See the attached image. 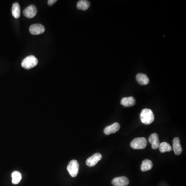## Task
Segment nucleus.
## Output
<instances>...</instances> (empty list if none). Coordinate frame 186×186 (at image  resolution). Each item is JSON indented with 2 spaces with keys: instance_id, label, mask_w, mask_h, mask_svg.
Listing matches in <instances>:
<instances>
[{
  "instance_id": "0eeeda50",
  "label": "nucleus",
  "mask_w": 186,
  "mask_h": 186,
  "mask_svg": "<svg viewBox=\"0 0 186 186\" xmlns=\"http://www.w3.org/2000/svg\"><path fill=\"white\" fill-rule=\"evenodd\" d=\"M102 158V155L99 153H96L91 157L87 159L86 163L87 166L92 167L96 165V164Z\"/></svg>"
},
{
  "instance_id": "2eb2a0df",
  "label": "nucleus",
  "mask_w": 186,
  "mask_h": 186,
  "mask_svg": "<svg viewBox=\"0 0 186 186\" xmlns=\"http://www.w3.org/2000/svg\"><path fill=\"white\" fill-rule=\"evenodd\" d=\"M12 12L13 17L16 19H18L20 16V5L18 3H14L12 8Z\"/></svg>"
},
{
  "instance_id": "1a4fd4ad",
  "label": "nucleus",
  "mask_w": 186,
  "mask_h": 186,
  "mask_svg": "<svg viewBox=\"0 0 186 186\" xmlns=\"http://www.w3.org/2000/svg\"><path fill=\"white\" fill-rule=\"evenodd\" d=\"M120 125L118 123H115L112 125L107 126L104 129V133L106 135H110L112 133H114L119 130L120 129Z\"/></svg>"
},
{
  "instance_id": "a211bd4d",
  "label": "nucleus",
  "mask_w": 186,
  "mask_h": 186,
  "mask_svg": "<svg viewBox=\"0 0 186 186\" xmlns=\"http://www.w3.org/2000/svg\"><path fill=\"white\" fill-rule=\"evenodd\" d=\"M159 148L160 152L162 153L169 152L172 151V147L171 145L168 143L165 142L160 143Z\"/></svg>"
},
{
  "instance_id": "9b49d317",
  "label": "nucleus",
  "mask_w": 186,
  "mask_h": 186,
  "mask_svg": "<svg viewBox=\"0 0 186 186\" xmlns=\"http://www.w3.org/2000/svg\"><path fill=\"white\" fill-rule=\"evenodd\" d=\"M173 148L176 155H179L182 152V148L180 145V140L178 137H175L173 141Z\"/></svg>"
},
{
  "instance_id": "39448f33",
  "label": "nucleus",
  "mask_w": 186,
  "mask_h": 186,
  "mask_svg": "<svg viewBox=\"0 0 186 186\" xmlns=\"http://www.w3.org/2000/svg\"><path fill=\"white\" fill-rule=\"evenodd\" d=\"M29 31L32 35H40L44 33L45 28L44 26L41 24H34L30 26Z\"/></svg>"
},
{
  "instance_id": "423d86ee",
  "label": "nucleus",
  "mask_w": 186,
  "mask_h": 186,
  "mask_svg": "<svg viewBox=\"0 0 186 186\" xmlns=\"http://www.w3.org/2000/svg\"><path fill=\"white\" fill-rule=\"evenodd\" d=\"M37 12V9L35 5H31L28 6L23 11V15L28 18H33L35 17Z\"/></svg>"
},
{
  "instance_id": "9d476101",
  "label": "nucleus",
  "mask_w": 186,
  "mask_h": 186,
  "mask_svg": "<svg viewBox=\"0 0 186 186\" xmlns=\"http://www.w3.org/2000/svg\"><path fill=\"white\" fill-rule=\"evenodd\" d=\"M149 142L152 145V148L153 149L155 150V149L158 148L159 145H160V142L159 141L158 134L156 133L151 134L149 137Z\"/></svg>"
},
{
  "instance_id": "7ed1b4c3",
  "label": "nucleus",
  "mask_w": 186,
  "mask_h": 186,
  "mask_svg": "<svg viewBox=\"0 0 186 186\" xmlns=\"http://www.w3.org/2000/svg\"><path fill=\"white\" fill-rule=\"evenodd\" d=\"M146 139L145 137H138L131 141L130 146L132 148L136 150L144 149L147 146Z\"/></svg>"
},
{
  "instance_id": "4468645a",
  "label": "nucleus",
  "mask_w": 186,
  "mask_h": 186,
  "mask_svg": "<svg viewBox=\"0 0 186 186\" xmlns=\"http://www.w3.org/2000/svg\"><path fill=\"white\" fill-rule=\"evenodd\" d=\"M153 165V162L151 160L145 159L142 162V165L141 166V171L143 172L148 171L152 169Z\"/></svg>"
},
{
  "instance_id": "dca6fc26",
  "label": "nucleus",
  "mask_w": 186,
  "mask_h": 186,
  "mask_svg": "<svg viewBox=\"0 0 186 186\" xmlns=\"http://www.w3.org/2000/svg\"><path fill=\"white\" fill-rule=\"evenodd\" d=\"M90 6V3L88 1L81 0L78 2L77 5V7L80 10L86 11L89 8Z\"/></svg>"
},
{
  "instance_id": "6e6552de",
  "label": "nucleus",
  "mask_w": 186,
  "mask_h": 186,
  "mask_svg": "<svg viewBox=\"0 0 186 186\" xmlns=\"http://www.w3.org/2000/svg\"><path fill=\"white\" fill-rule=\"evenodd\" d=\"M112 183L114 186H127L129 183V180L128 178L122 176L113 179Z\"/></svg>"
},
{
  "instance_id": "f3484780",
  "label": "nucleus",
  "mask_w": 186,
  "mask_h": 186,
  "mask_svg": "<svg viewBox=\"0 0 186 186\" xmlns=\"http://www.w3.org/2000/svg\"><path fill=\"white\" fill-rule=\"evenodd\" d=\"M12 183L14 185H17L19 183L20 180H21L22 175L19 172L15 171L12 174Z\"/></svg>"
},
{
  "instance_id": "6ab92c4d",
  "label": "nucleus",
  "mask_w": 186,
  "mask_h": 186,
  "mask_svg": "<svg viewBox=\"0 0 186 186\" xmlns=\"http://www.w3.org/2000/svg\"><path fill=\"white\" fill-rule=\"evenodd\" d=\"M56 2H57V0H49L48 1V4L49 5H52L54 4H55Z\"/></svg>"
},
{
  "instance_id": "f257e3e1",
  "label": "nucleus",
  "mask_w": 186,
  "mask_h": 186,
  "mask_svg": "<svg viewBox=\"0 0 186 186\" xmlns=\"http://www.w3.org/2000/svg\"><path fill=\"white\" fill-rule=\"evenodd\" d=\"M140 119L145 125L151 124L154 121V115L153 111L149 109H144L141 113Z\"/></svg>"
},
{
  "instance_id": "20e7f679",
  "label": "nucleus",
  "mask_w": 186,
  "mask_h": 186,
  "mask_svg": "<svg viewBox=\"0 0 186 186\" xmlns=\"http://www.w3.org/2000/svg\"><path fill=\"white\" fill-rule=\"evenodd\" d=\"M67 170L72 177L77 176L79 170V165L78 162L76 160H72L67 166Z\"/></svg>"
},
{
  "instance_id": "f03ea898",
  "label": "nucleus",
  "mask_w": 186,
  "mask_h": 186,
  "mask_svg": "<svg viewBox=\"0 0 186 186\" xmlns=\"http://www.w3.org/2000/svg\"><path fill=\"white\" fill-rule=\"evenodd\" d=\"M38 64V60L33 55L26 57L22 62L21 66L23 68L30 69L35 67Z\"/></svg>"
},
{
  "instance_id": "ddd939ff",
  "label": "nucleus",
  "mask_w": 186,
  "mask_h": 186,
  "mask_svg": "<svg viewBox=\"0 0 186 186\" xmlns=\"http://www.w3.org/2000/svg\"><path fill=\"white\" fill-rule=\"evenodd\" d=\"M136 103V100L133 97H124L121 100V104L125 107H132Z\"/></svg>"
},
{
  "instance_id": "f8f14e48",
  "label": "nucleus",
  "mask_w": 186,
  "mask_h": 186,
  "mask_svg": "<svg viewBox=\"0 0 186 186\" xmlns=\"http://www.w3.org/2000/svg\"><path fill=\"white\" fill-rule=\"evenodd\" d=\"M136 80L141 85H147L150 82V80L146 75L143 73H138L136 76Z\"/></svg>"
}]
</instances>
